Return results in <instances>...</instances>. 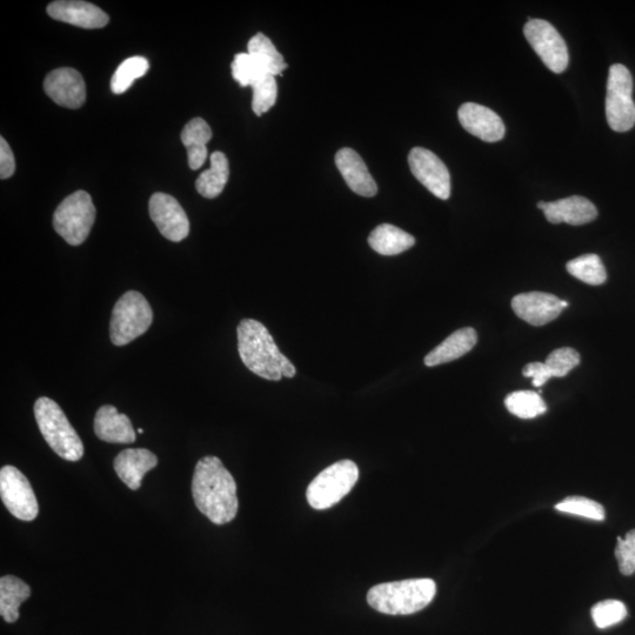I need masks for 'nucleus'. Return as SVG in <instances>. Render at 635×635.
<instances>
[{
    "label": "nucleus",
    "mask_w": 635,
    "mask_h": 635,
    "mask_svg": "<svg viewBox=\"0 0 635 635\" xmlns=\"http://www.w3.org/2000/svg\"><path fill=\"white\" fill-rule=\"evenodd\" d=\"M192 496L198 510L213 524L225 525L237 516L236 481L217 457L198 461L192 479Z\"/></svg>",
    "instance_id": "f257e3e1"
},
{
    "label": "nucleus",
    "mask_w": 635,
    "mask_h": 635,
    "mask_svg": "<svg viewBox=\"0 0 635 635\" xmlns=\"http://www.w3.org/2000/svg\"><path fill=\"white\" fill-rule=\"evenodd\" d=\"M238 351L252 373L266 380L279 381L296 376V367L278 349L266 327L254 319H244L238 329Z\"/></svg>",
    "instance_id": "f03ea898"
},
{
    "label": "nucleus",
    "mask_w": 635,
    "mask_h": 635,
    "mask_svg": "<svg viewBox=\"0 0 635 635\" xmlns=\"http://www.w3.org/2000/svg\"><path fill=\"white\" fill-rule=\"evenodd\" d=\"M436 593L437 585L432 579L394 581L372 587L367 603L380 613L409 616L429 606Z\"/></svg>",
    "instance_id": "7ed1b4c3"
},
{
    "label": "nucleus",
    "mask_w": 635,
    "mask_h": 635,
    "mask_svg": "<svg viewBox=\"0 0 635 635\" xmlns=\"http://www.w3.org/2000/svg\"><path fill=\"white\" fill-rule=\"evenodd\" d=\"M35 417L40 432L52 451L60 458L78 461L84 456V445L65 413L55 400L42 397L36 401Z\"/></svg>",
    "instance_id": "20e7f679"
},
{
    "label": "nucleus",
    "mask_w": 635,
    "mask_h": 635,
    "mask_svg": "<svg viewBox=\"0 0 635 635\" xmlns=\"http://www.w3.org/2000/svg\"><path fill=\"white\" fill-rule=\"evenodd\" d=\"M153 322V312L142 293L129 291L113 307L110 324L111 342L125 346L143 336Z\"/></svg>",
    "instance_id": "39448f33"
},
{
    "label": "nucleus",
    "mask_w": 635,
    "mask_h": 635,
    "mask_svg": "<svg viewBox=\"0 0 635 635\" xmlns=\"http://www.w3.org/2000/svg\"><path fill=\"white\" fill-rule=\"evenodd\" d=\"M359 470L352 460H340L320 472L307 487V501L314 510H327L349 494L357 484Z\"/></svg>",
    "instance_id": "423d86ee"
},
{
    "label": "nucleus",
    "mask_w": 635,
    "mask_h": 635,
    "mask_svg": "<svg viewBox=\"0 0 635 635\" xmlns=\"http://www.w3.org/2000/svg\"><path fill=\"white\" fill-rule=\"evenodd\" d=\"M96 220V207L88 192L77 191L65 198L53 215V227L65 242L82 245Z\"/></svg>",
    "instance_id": "0eeeda50"
},
{
    "label": "nucleus",
    "mask_w": 635,
    "mask_h": 635,
    "mask_svg": "<svg viewBox=\"0 0 635 635\" xmlns=\"http://www.w3.org/2000/svg\"><path fill=\"white\" fill-rule=\"evenodd\" d=\"M632 91L631 72L624 65H612L607 80L606 118L613 131L627 132L635 125Z\"/></svg>",
    "instance_id": "6e6552de"
},
{
    "label": "nucleus",
    "mask_w": 635,
    "mask_h": 635,
    "mask_svg": "<svg viewBox=\"0 0 635 635\" xmlns=\"http://www.w3.org/2000/svg\"><path fill=\"white\" fill-rule=\"evenodd\" d=\"M524 35L543 63L554 73H563L568 66V50L563 37L543 19L528 18Z\"/></svg>",
    "instance_id": "1a4fd4ad"
},
{
    "label": "nucleus",
    "mask_w": 635,
    "mask_h": 635,
    "mask_svg": "<svg viewBox=\"0 0 635 635\" xmlns=\"http://www.w3.org/2000/svg\"><path fill=\"white\" fill-rule=\"evenodd\" d=\"M0 496L13 517L35 520L39 513L38 501L28 478L15 466L0 470Z\"/></svg>",
    "instance_id": "9d476101"
},
{
    "label": "nucleus",
    "mask_w": 635,
    "mask_h": 635,
    "mask_svg": "<svg viewBox=\"0 0 635 635\" xmlns=\"http://www.w3.org/2000/svg\"><path fill=\"white\" fill-rule=\"evenodd\" d=\"M409 165L420 184L441 200L451 196V176L441 159L430 150L414 147L409 155Z\"/></svg>",
    "instance_id": "9b49d317"
},
{
    "label": "nucleus",
    "mask_w": 635,
    "mask_h": 635,
    "mask_svg": "<svg viewBox=\"0 0 635 635\" xmlns=\"http://www.w3.org/2000/svg\"><path fill=\"white\" fill-rule=\"evenodd\" d=\"M149 211L153 223L171 242H182L190 233V222L182 205L166 193H155L150 199Z\"/></svg>",
    "instance_id": "f8f14e48"
},
{
    "label": "nucleus",
    "mask_w": 635,
    "mask_h": 635,
    "mask_svg": "<svg viewBox=\"0 0 635 635\" xmlns=\"http://www.w3.org/2000/svg\"><path fill=\"white\" fill-rule=\"evenodd\" d=\"M44 91L63 108L77 110L86 100V85L80 73L71 68L53 70L45 78Z\"/></svg>",
    "instance_id": "ddd939ff"
},
{
    "label": "nucleus",
    "mask_w": 635,
    "mask_h": 635,
    "mask_svg": "<svg viewBox=\"0 0 635 635\" xmlns=\"http://www.w3.org/2000/svg\"><path fill=\"white\" fill-rule=\"evenodd\" d=\"M561 300L554 294L528 292L518 294L512 300V309L517 317L533 326H544L553 322L564 311Z\"/></svg>",
    "instance_id": "4468645a"
},
{
    "label": "nucleus",
    "mask_w": 635,
    "mask_h": 635,
    "mask_svg": "<svg viewBox=\"0 0 635 635\" xmlns=\"http://www.w3.org/2000/svg\"><path fill=\"white\" fill-rule=\"evenodd\" d=\"M459 122L467 132L487 143H496L505 136V124L496 112L483 105L466 103L458 111Z\"/></svg>",
    "instance_id": "2eb2a0df"
},
{
    "label": "nucleus",
    "mask_w": 635,
    "mask_h": 635,
    "mask_svg": "<svg viewBox=\"0 0 635 635\" xmlns=\"http://www.w3.org/2000/svg\"><path fill=\"white\" fill-rule=\"evenodd\" d=\"M48 15L58 22L68 23L83 29H102L109 24L108 13L98 6L79 0H59L48 6Z\"/></svg>",
    "instance_id": "dca6fc26"
},
{
    "label": "nucleus",
    "mask_w": 635,
    "mask_h": 635,
    "mask_svg": "<svg viewBox=\"0 0 635 635\" xmlns=\"http://www.w3.org/2000/svg\"><path fill=\"white\" fill-rule=\"evenodd\" d=\"M336 165L347 186L362 197H374L377 195L378 186L374 182L369 169L358 153L349 147L337 152Z\"/></svg>",
    "instance_id": "f3484780"
},
{
    "label": "nucleus",
    "mask_w": 635,
    "mask_h": 635,
    "mask_svg": "<svg viewBox=\"0 0 635 635\" xmlns=\"http://www.w3.org/2000/svg\"><path fill=\"white\" fill-rule=\"evenodd\" d=\"M95 432L100 440L110 444H132L136 441V431L130 418L112 405H104L98 410Z\"/></svg>",
    "instance_id": "a211bd4d"
},
{
    "label": "nucleus",
    "mask_w": 635,
    "mask_h": 635,
    "mask_svg": "<svg viewBox=\"0 0 635 635\" xmlns=\"http://www.w3.org/2000/svg\"><path fill=\"white\" fill-rule=\"evenodd\" d=\"M157 465L156 454L145 449L125 450L120 452L115 460L117 476L133 491L140 489L145 474Z\"/></svg>",
    "instance_id": "6ab92c4d"
},
{
    "label": "nucleus",
    "mask_w": 635,
    "mask_h": 635,
    "mask_svg": "<svg viewBox=\"0 0 635 635\" xmlns=\"http://www.w3.org/2000/svg\"><path fill=\"white\" fill-rule=\"evenodd\" d=\"M544 213L551 224L566 223L576 226L591 223L598 217L597 207L590 200L580 196L547 203Z\"/></svg>",
    "instance_id": "aec40b11"
},
{
    "label": "nucleus",
    "mask_w": 635,
    "mask_h": 635,
    "mask_svg": "<svg viewBox=\"0 0 635 635\" xmlns=\"http://www.w3.org/2000/svg\"><path fill=\"white\" fill-rule=\"evenodd\" d=\"M478 334L472 327L458 330L446 338L425 357L426 366L433 367L453 362L469 353L477 345Z\"/></svg>",
    "instance_id": "412c9836"
},
{
    "label": "nucleus",
    "mask_w": 635,
    "mask_h": 635,
    "mask_svg": "<svg viewBox=\"0 0 635 635\" xmlns=\"http://www.w3.org/2000/svg\"><path fill=\"white\" fill-rule=\"evenodd\" d=\"M182 142L189 156L191 170H199L207 158V143L212 139V130L203 118H193L182 132Z\"/></svg>",
    "instance_id": "4be33fe9"
},
{
    "label": "nucleus",
    "mask_w": 635,
    "mask_h": 635,
    "mask_svg": "<svg viewBox=\"0 0 635 635\" xmlns=\"http://www.w3.org/2000/svg\"><path fill=\"white\" fill-rule=\"evenodd\" d=\"M369 244L381 256H397L410 250L416 244V239L397 226L381 224L371 232Z\"/></svg>",
    "instance_id": "5701e85b"
},
{
    "label": "nucleus",
    "mask_w": 635,
    "mask_h": 635,
    "mask_svg": "<svg viewBox=\"0 0 635 635\" xmlns=\"http://www.w3.org/2000/svg\"><path fill=\"white\" fill-rule=\"evenodd\" d=\"M30 596L31 588L22 579L15 576L0 579V614L6 623H16L20 605Z\"/></svg>",
    "instance_id": "b1692460"
},
{
    "label": "nucleus",
    "mask_w": 635,
    "mask_h": 635,
    "mask_svg": "<svg viewBox=\"0 0 635 635\" xmlns=\"http://www.w3.org/2000/svg\"><path fill=\"white\" fill-rule=\"evenodd\" d=\"M230 177L229 160L223 152L212 153L211 167L200 173L196 189L200 196L207 199L217 198L223 192Z\"/></svg>",
    "instance_id": "393cba45"
},
{
    "label": "nucleus",
    "mask_w": 635,
    "mask_h": 635,
    "mask_svg": "<svg viewBox=\"0 0 635 635\" xmlns=\"http://www.w3.org/2000/svg\"><path fill=\"white\" fill-rule=\"evenodd\" d=\"M247 51L250 55L257 59V62L263 66V69L270 75L283 76V72L287 69L285 59L280 55L276 46L273 45L270 38L263 33H257L250 39L247 45Z\"/></svg>",
    "instance_id": "a878e982"
},
{
    "label": "nucleus",
    "mask_w": 635,
    "mask_h": 635,
    "mask_svg": "<svg viewBox=\"0 0 635 635\" xmlns=\"http://www.w3.org/2000/svg\"><path fill=\"white\" fill-rule=\"evenodd\" d=\"M566 269L574 278L592 286L603 285L607 279L605 266L597 254H585L573 259L567 263Z\"/></svg>",
    "instance_id": "bb28decb"
},
{
    "label": "nucleus",
    "mask_w": 635,
    "mask_h": 635,
    "mask_svg": "<svg viewBox=\"0 0 635 635\" xmlns=\"http://www.w3.org/2000/svg\"><path fill=\"white\" fill-rule=\"evenodd\" d=\"M505 406L513 416L520 419H533L541 416L547 406L540 394L533 391H517L507 396Z\"/></svg>",
    "instance_id": "cd10ccee"
},
{
    "label": "nucleus",
    "mask_w": 635,
    "mask_h": 635,
    "mask_svg": "<svg viewBox=\"0 0 635 635\" xmlns=\"http://www.w3.org/2000/svg\"><path fill=\"white\" fill-rule=\"evenodd\" d=\"M149 69V60L144 57L137 56L125 59L118 66L111 79L112 92L116 95H122L131 88L135 80L144 77Z\"/></svg>",
    "instance_id": "c85d7f7f"
},
{
    "label": "nucleus",
    "mask_w": 635,
    "mask_h": 635,
    "mask_svg": "<svg viewBox=\"0 0 635 635\" xmlns=\"http://www.w3.org/2000/svg\"><path fill=\"white\" fill-rule=\"evenodd\" d=\"M253 98L252 110L256 116H263L265 112L270 111L277 102L278 85L276 77L264 75L252 85Z\"/></svg>",
    "instance_id": "c756f323"
},
{
    "label": "nucleus",
    "mask_w": 635,
    "mask_h": 635,
    "mask_svg": "<svg viewBox=\"0 0 635 635\" xmlns=\"http://www.w3.org/2000/svg\"><path fill=\"white\" fill-rule=\"evenodd\" d=\"M231 69L233 78H235L243 88H247V86H251L252 88V85L256 83L259 78L267 75L263 66L260 65L257 59L252 57L249 52L238 53L232 62Z\"/></svg>",
    "instance_id": "7c9ffc66"
},
{
    "label": "nucleus",
    "mask_w": 635,
    "mask_h": 635,
    "mask_svg": "<svg viewBox=\"0 0 635 635\" xmlns=\"http://www.w3.org/2000/svg\"><path fill=\"white\" fill-rule=\"evenodd\" d=\"M591 614L594 624L600 630H605V628L621 623L627 617V607L623 601L605 600L594 605Z\"/></svg>",
    "instance_id": "2f4dec72"
},
{
    "label": "nucleus",
    "mask_w": 635,
    "mask_h": 635,
    "mask_svg": "<svg viewBox=\"0 0 635 635\" xmlns=\"http://www.w3.org/2000/svg\"><path fill=\"white\" fill-rule=\"evenodd\" d=\"M556 510L591 520H605L604 506L584 497H568L556 505Z\"/></svg>",
    "instance_id": "473e14b6"
},
{
    "label": "nucleus",
    "mask_w": 635,
    "mask_h": 635,
    "mask_svg": "<svg viewBox=\"0 0 635 635\" xmlns=\"http://www.w3.org/2000/svg\"><path fill=\"white\" fill-rule=\"evenodd\" d=\"M579 364L580 354L576 350L571 349V347L554 350L545 362L552 378L566 377Z\"/></svg>",
    "instance_id": "72a5a7b5"
},
{
    "label": "nucleus",
    "mask_w": 635,
    "mask_h": 635,
    "mask_svg": "<svg viewBox=\"0 0 635 635\" xmlns=\"http://www.w3.org/2000/svg\"><path fill=\"white\" fill-rule=\"evenodd\" d=\"M616 558L620 572L632 576L635 572V530L628 532L624 539L618 538Z\"/></svg>",
    "instance_id": "f704fd0d"
},
{
    "label": "nucleus",
    "mask_w": 635,
    "mask_h": 635,
    "mask_svg": "<svg viewBox=\"0 0 635 635\" xmlns=\"http://www.w3.org/2000/svg\"><path fill=\"white\" fill-rule=\"evenodd\" d=\"M16 159L5 138H0V178L8 179L15 175Z\"/></svg>",
    "instance_id": "c9c22d12"
},
{
    "label": "nucleus",
    "mask_w": 635,
    "mask_h": 635,
    "mask_svg": "<svg viewBox=\"0 0 635 635\" xmlns=\"http://www.w3.org/2000/svg\"><path fill=\"white\" fill-rule=\"evenodd\" d=\"M523 374L527 378H532L534 387L544 386L552 378L545 363L528 364L524 367Z\"/></svg>",
    "instance_id": "e433bc0d"
},
{
    "label": "nucleus",
    "mask_w": 635,
    "mask_h": 635,
    "mask_svg": "<svg viewBox=\"0 0 635 635\" xmlns=\"http://www.w3.org/2000/svg\"><path fill=\"white\" fill-rule=\"evenodd\" d=\"M546 205H547V203H545V202H539L537 206H538L539 210H543L544 211L546 209Z\"/></svg>",
    "instance_id": "4c0bfd02"
},
{
    "label": "nucleus",
    "mask_w": 635,
    "mask_h": 635,
    "mask_svg": "<svg viewBox=\"0 0 635 635\" xmlns=\"http://www.w3.org/2000/svg\"><path fill=\"white\" fill-rule=\"evenodd\" d=\"M138 433L143 434L144 433L143 429H138Z\"/></svg>",
    "instance_id": "58836bf2"
}]
</instances>
